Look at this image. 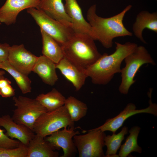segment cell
Here are the masks:
<instances>
[{
    "mask_svg": "<svg viewBox=\"0 0 157 157\" xmlns=\"http://www.w3.org/2000/svg\"><path fill=\"white\" fill-rule=\"evenodd\" d=\"M0 69L5 70L14 78L22 93L31 92V81L26 75L17 70L9 63L8 60L0 62Z\"/></svg>",
    "mask_w": 157,
    "mask_h": 157,
    "instance_id": "obj_22",
    "label": "cell"
},
{
    "mask_svg": "<svg viewBox=\"0 0 157 157\" xmlns=\"http://www.w3.org/2000/svg\"><path fill=\"white\" fill-rule=\"evenodd\" d=\"M11 82L8 79L5 77L0 79V89L11 84Z\"/></svg>",
    "mask_w": 157,
    "mask_h": 157,
    "instance_id": "obj_30",
    "label": "cell"
},
{
    "mask_svg": "<svg viewBox=\"0 0 157 157\" xmlns=\"http://www.w3.org/2000/svg\"><path fill=\"white\" fill-rule=\"evenodd\" d=\"M128 131V128L124 126L117 134L113 133L112 135H106L104 139L105 146L107 147L106 157H119L118 155L116 154L117 152L121 146L125 135L127 134Z\"/></svg>",
    "mask_w": 157,
    "mask_h": 157,
    "instance_id": "obj_24",
    "label": "cell"
},
{
    "mask_svg": "<svg viewBox=\"0 0 157 157\" xmlns=\"http://www.w3.org/2000/svg\"><path fill=\"white\" fill-rule=\"evenodd\" d=\"M65 11L71 20L72 28L75 32L85 33L97 40L92 26L85 19L77 0H65Z\"/></svg>",
    "mask_w": 157,
    "mask_h": 157,
    "instance_id": "obj_13",
    "label": "cell"
},
{
    "mask_svg": "<svg viewBox=\"0 0 157 157\" xmlns=\"http://www.w3.org/2000/svg\"><path fill=\"white\" fill-rule=\"evenodd\" d=\"M94 40L88 34L75 32L61 46L64 57L86 69L101 56Z\"/></svg>",
    "mask_w": 157,
    "mask_h": 157,
    "instance_id": "obj_3",
    "label": "cell"
},
{
    "mask_svg": "<svg viewBox=\"0 0 157 157\" xmlns=\"http://www.w3.org/2000/svg\"><path fill=\"white\" fill-rule=\"evenodd\" d=\"M64 105L74 122L78 121L84 117L88 109L86 104L72 96L66 99Z\"/></svg>",
    "mask_w": 157,
    "mask_h": 157,
    "instance_id": "obj_25",
    "label": "cell"
},
{
    "mask_svg": "<svg viewBox=\"0 0 157 157\" xmlns=\"http://www.w3.org/2000/svg\"><path fill=\"white\" fill-rule=\"evenodd\" d=\"M41 0H6L0 8V22L7 25L14 24L19 13L31 8L38 9Z\"/></svg>",
    "mask_w": 157,
    "mask_h": 157,
    "instance_id": "obj_12",
    "label": "cell"
},
{
    "mask_svg": "<svg viewBox=\"0 0 157 157\" xmlns=\"http://www.w3.org/2000/svg\"><path fill=\"white\" fill-rule=\"evenodd\" d=\"M0 126L5 129L6 134L8 137L16 138L26 146L35 135L31 129L16 123L8 114L0 117Z\"/></svg>",
    "mask_w": 157,
    "mask_h": 157,
    "instance_id": "obj_15",
    "label": "cell"
},
{
    "mask_svg": "<svg viewBox=\"0 0 157 157\" xmlns=\"http://www.w3.org/2000/svg\"><path fill=\"white\" fill-rule=\"evenodd\" d=\"M115 50L110 54L104 53L94 63L86 69L88 77L94 84L106 85L109 83L116 73H120L122 63L125 57L138 46L127 42L121 44L115 42Z\"/></svg>",
    "mask_w": 157,
    "mask_h": 157,
    "instance_id": "obj_1",
    "label": "cell"
},
{
    "mask_svg": "<svg viewBox=\"0 0 157 157\" xmlns=\"http://www.w3.org/2000/svg\"><path fill=\"white\" fill-rule=\"evenodd\" d=\"M38 58L22 44L10 46L8 60L17 70L28 76L32 71Z\"/></svg>",
    "mask_w": 157,
    "mask_h": 157,
    "instance_id": "obj_10",
    "label": "cell"
},
{
    "mask_svg": "<svg viewBox=\"0 0 157 157\" xmlns=\"http://www.w3.org/2000/svg\"><path fill=\"white\" fill-rule=\"evenodd\" d=\"M60 129L44 138L55 149H63V154L60 157L74 156L77 151L73 137L75 135L79 134L80 132L74 130V127Z\"/></svg>",
    "mask_w": 157,
    "mask_h": 157,
    "instance_id": "obj_11",
    "label": "cell"
},
{
    "mask_svg": "<svg viewBox=\"0 0 157 157\" xmlns=\"http://www.w3.org/2000/svg\"><path fill=\"white\" fill-rule=\"evenodd\" d=\"M15 90L10 84L0 89V95L3 97H10L15 95Z\"/></svg>",
    "mask_w": 157,
    "mask_h": 157,
    "instance_id": "obj_29",
    "label": "cell"
},
{
    "mask_svg": "<svg viewBox=\"0 0 157 157\" xmlns=\"http://www.w3.org/2000/svg\"><path fill=\"white\" fill-rule=\"evenodd\" d=\"M147 28L157 33V13L142 10L137 15L132 29L135 35L143 43L147 42L142 35L143 30Z\"/></svg>",
    "mask_w": 157,
    "mask_h": 157,
    "instance_id": "obj_16",
    "label": "cell"
},
{
    "mask_svg": "<svg viewBox=\"0 0 157 157\" xmlns=\"http://www.w3.org/2000/svg\"><path fill=\"white\" fill-rule=\"evenodd\" d=\"M21 142L10 138L4 133V130L0 129V149H12L16 148Z\"/></svg>",
    "mask_w": 157,
    "mask_h": 157,
    "instance_id": "obj_27",
    "label": "cell"
},
{
    "mask_svg": "<svg viewBox=\"0 0 157 157\" xmlns=\"http://www.w3.org/2000/svg\"><path fill=\"white\" fill-rule=\"evenodd\" d=\"M88 133L85 134H77L73 140L78 153L79 157H104L103 148L105 146V132L94 129L83 130Z\"/></svg>",
    "mask_w": 157,
    "mask_h": 157,
    "instance_id": "obj_8",
    "label": "cell"
},
{
    "mask_svg": "<svg viewBox=\"0 0 157 157\" xmlns=\"http://www.w3.org/2000/svg\"><path fill=\"white\" fill-rule=\"evenodd\" d=\"M132 7L127 6L121 12L112 17L104 18L96 13L95 4L88 9L87 19L94 31L99 41L105 48H110L113 45V40L116 38L132 36L133 33L124 26L123 20L126 14Z\"/></svg>",
    "mask_w": 157,
    "mask_h": 157,
    "instance_id": "obj_2",
    "label": "cell"
},
{
    "mask_svg": "<svg viewBox=\"0 0 157 157\" xmlns=\"http://www.w3.org/2000/svg\"><path fill=\"white\" fill-rule=\"evenodd\" d=\"M5 73V71L3 70H0V79L4 78V75Z\"/></svg>",
    "mask_w": 157,
    "mask_h": 157,
    "instance_id": "obj_31",
    "label": "cell"
},
{
    "mask_svg": "<svg viewBox=\"0 0 157 157\" xmlns=\"http://www.w3.org/2000/svg\"><path fill=\"white\" fill-rule=\"evenodd\" d=\"M35 99L47 111H51L64 105L65 98L57 90L53 88L46 94L42 93Z\"/></svg>",
    "mask_w": 157,
    "mask_h": 157,
    "instance_id": "obj_21",
    "label": "cell"
},
{
    "mask_svg": "<svg viewBox=\"0 0 157 157\" xmlns=\"http://www.w3.org/2000/svg\"><path fill=\"white\" fill-rule=\"evenodd\" d=\"M56 64L43 55L38 57L32 71L36 73L45 83L53 86L58 77Z\"/></svg>",
    "mask_w": 157,
    "mask_h": 157,
    "instance_id": "obj_17",
    "label": "cell"
},
{
    "mask_svg": "<svg viewBox=\"0 0 157 157\" xmlns=\"http://www.w3.org/2000/svg\"><path fill=\"white\" fill-rule=\"evenodd\" d=\"M51 17L71 27V20L65 11L62 0H41L38 8Z\"/></svg>",
    "mask_w": 157,
    "mask_h": 157,
    "instance_id": "obj_18",
    "label": "cell"
},
{
    "mask_svg": "<svg viewBox=\"0 0 157 157\" xmlns=\"http://www.w3.org/2000/svg\"><path fill=\"white\" fill-rule=\"evenodd\" d=\"M124 60L125 65L121 69L122 79L118 90L121 94H126L135 82L134 77L140 68L145 64L153 65L156 64L146 48L141 45L138 46Z\"/></svg>",
    "mask_w": 157,
    "mask_h": 157,
    "instance_id": "obj_4",
    "label": "cell"
},
{
    "mask_svg": "<svg viewBox=\"0 0 157 157\" xmlns=\"http://www.w3.org/2000/svg\"><path fill=\"white\" fill-rule=\"evenodd\" d=\"M42 29L56 40L61 46L73 35L72 28L54 19L44 11L34 8L27 9Z\"/></svg>",
    "mask_w": 157,
    "mask_h": 157,
    "instance_id": "obj_6",
    "label": "cell"
},
{
    "mask_svg": "<svg viewBox=\"0 0 157 157\" xmlns=\"http://www.w3.org/2000/svg\"><path fill=\"white\" fill-rule=\"evenodd\" d=\"M141 128L135 126L132 127L129 130V135L127 137L125 142L121 145L118 154L120 157H126L132 152H135L141 153L142 148L139 146L137 139Z\"/></svg>",
    "mask_w": 157,
    "mask_h": 157,
    "instance_id": "obj_23",
    "label": "cell"
},
{
    "mask_svg": "<svg viewBox=\"0 0 157 157\" xmlns=\"http://www.w3.org/2000/svg\"><path fill=\"white\" fill-rule=\"evenodd\" d=\"M13 100L16 107L13 111V119L33 131L35 121L40 115L47 111V110L36 99L19 96L13 97Z\"/></svg>",
    "mask_w": 157,
    "mask_h": 157,
    "instance_id": "obj_7",
    "label": "cell"
},
{
    "mask_svg": "<svg viewBox=\"0 0 157 157\" xmlns=\"http://www.w3.org/2000/svg\"><path fill=\"white\" fill-rule=\"evenodd\" d=\"M10 46L6 43H0V62L8 60Z\"/></svg>",
    "mask_w": 157,
    "mask_h": 157,
    "instance_id": "obj_28",
    "label": "cell"
},
{
    "mask_svg": "<svg viewBox=\"0 0 157 157\" xmlns=\"http://www.w3.org/2000/svg\"><path fill=\"white\" fill-rule=\"evenodd\" d=\"M27 147V157H58V152L44 138L36 134Z\"/></svg>",
    "mask_w": 157,
    "mask_h": 157,
    "instance_id": "obj_19",
    "label": "cell"
},
{
    "mask_svg": "<svg viewBox=\"0 0 157 157\" xmlns=\"http://www.w3.org/2000/svg\"><path fill=\"white\" fill-rule=\"evenodd\" d=\"M156 0V1L157 0Z\"/></svg>",
    "mask_w": 157,
    "mask_h": 157,
    "instance_id": "obj_32",
    "label": "cell"
},
{
    "mask_svg": "<svg viewBox=\"0 0 157 157\" xmlns=\"http://www.w3.org/2000/svg\"><path fill=\"white\" fill-rule=\"evenodd\" d=\"M27 147L21 142L15 148L0 149V157H27Z\"/></svg>",
    "mask_w": 157,
    "mask_h": 157,
    "instance_id": "obj_26",
    "label": "cell"
},
{
    "mask_svg": "<svg viewBox=\"0 0 157 157\" xmlns=\"http://www.w3.org/2000/svg\"><path fill=\"white\" fill-rule=\"evenodd\" d=\"M74 122L71 119L64 105L41 114L35 121L33 131L45 138L65 127H74Z\"/></svg>",
    "mask_w": 157,
    "mask_h": 157,
    "instance_id": "obj_5",
    "label": "cell"
},
{
    "mask_svg": "<svg viewBox=\"0 0 157 157\" xmlns=\"http://www.w3.org/2000/svg\"><path fill=\"white\" fill-rule=\"evenodd\" d=\"M56 67L72 84L77 91L81 88L88 77L86 69L64 57L56 64Z\"/></svg>",
    "mask_w": 157,
    "mask_h": 157,
    "instance_id": "obj_14",
    "label": "cell"
},
{
    "mask_svg": "<svg viewBox=\"0 0 157 157\" xmlns=\"http://www.w3.org/2000/svg\"><path fill=\"white\" fill-rule=\"evenodd\" d=\"M152 90H150L148 95L150 98L149 105L146 108L136 109L135 104L132 103L128 104L124 110L117 115L113 118L108 119L102 125L94 129L102 131H109L115 133L123 125L125 120L129 117L140 113H147L157 116V105L152 103L151 99Z\"/></svg>",
    "mask_w": 157,
    "mask_h": 157,
    "instance_id": "obj_9",
    "label": "cell"
},
{
    "mask_svg": "<svg viewBox=\"0 0 157 157\" xmlns=\"http://www.w3.org/2000/svg\"><path fill=\"white\" fill-rule=\"evenodd\" d=\"M42 40V53L55 64L63 57L61 46L53 38L40 29Z\"/></svg>",
    "mask_w": 157,
    "mask_h": 157,
    "instance_id": "obj_20",
    "label": "cell"
}]
</instances>
